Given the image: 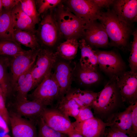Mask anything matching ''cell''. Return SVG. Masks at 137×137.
Instances as JSON below:
<instances>
[{
    "label": "cell",
    "mask_w": 137,
    "mask_h": 137,
    "mask_svg": "<svg viewBox=\"0 0 137 137\" xmlns=\"http://www.w3.org/2000/svg\"><path fill=\"white\" fill-rule=\"evenodd\" d=\"M12 13L14 29L29 31L36 34V25L23 11L20 2L12 10Z\"/></svg>",
    "instance_id": "21"
},
{
    "label": "cell",
    "mask_w": 137,
    "mask_h": 137,
    "mask_svg": "<svg viewBox=\"0 0 137 137\" xmlns=\"http://www.w3.org/2000/svg\"><path fill=\"white\" fill-rule=\"evenodd\" d=\"M25 50L20 44L14 41L8 40L0 41V56L13 57L22 53Z\"/></svg>",
    "instance_id": "27"
},
{
    "label": "cell",
    "mask_w": 137,
    "mask_h": 137,
    "mask_svg": "<svg viewBox=\"0 0 137 137\" xmlns=\"http://www.w3.org/2000/svg\"><path fill=\"white\" fill-rule=\"evenodd\" d=\"M79 47L81 51L80 67L84 69L97 70L98 59L95 50L83 38L79 40Z\"/></svg>",
    "instance_id": "20"
},
{
    "label": "cell",
    "mask_w": 137,
    "mask_h": 137,
    "mask_svg": "<svg viewBox=\"0 0 137 137\" xmlns=\"http://www.w3.org/2000/svg\"><path fill=\"white\" fill-rule=\"evenodd\" d=\"M59 93V87L51 71L28 96L31 100L38 101L46 107L58 99Z\"/></svg>",
    "instance_id": "5"
},
{
    "label": "cell",
    "mask_w": 137,
    "mask_h": 137,
    "mask_svg": "<svg viewBox=\"0 0 137 137\" xmlns=\"http://www.w3.org/2000/svg\"><path fill=\"white\" fill-rule=\"evenodd\" d=\"M132 106V105H130L124 111L113 114L107 123L108 126L133 137L131 116Z\"/></svg>",
    "instance_id": "19"
},
{
    "label": "cell",
    "mask_w": 137,
    "mask_h": 137,
    "mask_svg": "<svg viewBox=\"0 0 137 137\" xmlns=\"http://www.w3.org/2000/svg\"><path fill=\"white\" fill-rule=\"evenodd\" d=\"M3 6L2 5L1 0H0V16L2 13L3 10H2Z\"/></svg>",
    "instance_id": "43"
},
{
    "label": "cell",
    "mask_w": 137,
    "mask_h": 137,
    "mask_svg": "<svg viewBox=\"0 0 137 137\" xmlns=\"http://www.w3.org/2000/svg\"><path fill=\"white\" fill-rule=\"evenodd\" d=\"M58 57L55 53L47 48L40 47L38 50L36 63L31 74L34 88L41 82L56 63Z\"/></svg>",
    "instance_id": "6"
},
{
    "label": "cell",
    "mask_w": 137,
    "mask_h": 137,
    "mask_svg": "<svg viewBox=\"0 0 137 137\" xmlns=\"http://www.w3.org/2000/svg\"><path fill=\"white\" fill-rule=\"evenodd\" d=\"M35 63L18 78L13 89L11 94L14 97V101H21L28 100V92L35 88L31 74Z\"/></svg>",
    "instance_id": "18"
},
{
    "label": "cell",
    "mask_w": 137,
    "mask_h": 137,
    "mask_svg": "<svg viewBox=\"0 0 137 137\" xmlns=\"http://www.w3.org/2000/svg\"><path fill=\"white\" fill-rule=\"evenodd\" d=\"M112 9L119 19L130 26L137 21V0H114Z\"/></svg>",
    "instance_id": "17"
},
{
    "label": "cell",
    "mask_w": 137,
    "mask_h": 137,
    "mask_svg": "<svg viewBox=\"0 0 137 137\" xmlns=\"http://www.w3.org/2000/svg\"><path fill=\"white\" fill-rule=\"evenodd\" d=\"M55 66L54 72L53 73L59 88V100L71 88L73 70L70 64L64 61L58 62Z\"/></svg>",
    "instance_id": "14"
},
{
    "label": "cell",
    "mask_w": 137,
    "mask_h": 137,
    "mask_svg": "<svg viewBox=\"0 0 137 137\" xmlns=\"http://www.w3.org/2000/svg\"><path fill=\"white\" fill-rule=\"evenodd\" d=\"M78 98L80 108L91 106L96 99L97 92L88 90H82L79 89H74Z\"/></svg>",
    "instance_id": "30"
},
{
    "label": "cell",
    "mask_w": 137,
    "mask_h": 137,
    "mask_svg": "<svg viewBox=\"0 0 137 137\" xmlns=\"http://www.w3.org/2000/svg\"><path fill=\"white\" fill-rule=\"evenodd\" d=\"M72 123L75 132L84 137H101L108 126L107 123L94 117L82 122Z\"/></svg>",
    "instance_id": "15"
},
{
    "label": "cell",
    "mask_w": 137,
    "mask_h": 137,
    "mask_svg": "<svg viewBox=\"0 0 137 137\" xmlns=\"http://www.w3.org/2000/svg\"><path fill=\"white\" fill-rule=\"evenodd\" d=\"M3 137H11L9 135L7 134L3 136Z\"/></svg>",
    "instance_id": "44"
},
{
    "label": "cell",
    "mask_w": 137,
    "mask_h": 137,
    "mask_svg": "<svg viewBox=\"0 0 137 137\" xmlns=\"http://www.w3.org/2000/svg\"><path fill=\"white\" fill-rule=\"evenodd\" d=\"M41 117L48 126L58 132L67 135L75 132L72 123L69 117L57 109L46 108Z\"/></svg>",
    "instance_id": "10"
},
{
    "label": "cell",
    "mask_w": 137,
    "mask_h": 137,
    "mask_svg": "<svg viewBox=\"0 0 137 137\" xmlns=\"http://www.w3.org/2000/svg\"><path fill=\"white\" fill-rule=\"evenodd\" d=\"M54 10H50L41 15V19L36 32L39 43L49 47L54 46L60 38Z\"/></svg>",
    "instance_id": "4"
},
{
    "label": "cell",
    "mask_w": 137,
    "mask_h": 137,
    "mask_svg": "<svg viewBox=\"0 0 137 137\" xmlns=\"http://www.w3.org/2000/svg\"><path fill=\"white\" fill-rule=\"evenodd\" d=\"M119 95L115 76H112L103 89L97 92L96 99L90 107L93 109L95 113L107 114L117 106Z\"/></svg>",
    "instance_id": "3"
},
{
    "label": "cell",
    "mask_w": 137,
    "mask_h": 137,
    "mask_svg": "<svg viewBox=\"0 0 137 137\" xmlns=\"http://www.w3.org/2000/svg\"><path fill=\"white\" fill-rule=\"evenodd\" d=\"M66 137H84L81 135L75 132L71 135H67Z\"/></svg>",
    "instance_id": "41"
},
{
    "label": "cell",
    "mask_w": 137,
    "mask_h": 137,
    "mask_svg": "<svg viewBox=\"0 0 137 137\" xmlns=\"http://www.w3.org/2000/svg\"><path fill=\"white\" fill-rule=\"evenodd\" d=\"M77 76L78 80L82 84L90 85L98 82L100 79L97 70L84 69L80 67L78 70Z\"/></svg>",
    "instance_id": "28"
},
{
    "label": "cell",
    "mask_w": 137,
    "mask_h": 137,
    "mask_svg": "<svg viewBox=\"0 0 137 137\" xmlns=\"http://www.w3.org/2000/svg\"><path fill=\"white\" fill-rule=\"evenodd\" d=\"M57 109L66 116L75 118L80 108L72 98L65 95L59 100Z\"/></svg>",
    "instance_id": "26"
},
{
    "label": "cell",
    "mask_w": 137,
    "mask_h": 137,
    "mask_svg": "<svg viewBox=\"0 0 137 137\" xmlns=\"http://www.w3.org/2000/svg\"><path fill=\"white\" fill-rule=\"evenodd\" d=\"M101 137H131L121 132L113 129L109 127L106 128Z\"/></svg>",
    "instance_id": "37"
},
{
    "label": "cell",
    "mask_w": 137,
    "mask_h": 137,
    "mask_svg": "<svg viewBox=\"0 0 137 137\" xmlns=\"http://www.w3.org/2000/svg\"><path fill=\"white\" fill-rule=\"evenodd\" d=\"M9 113L13 137H37L33 121L24 118L11 111Z\"/></svg>",
    "instance_id": "16"
},
{
    "label": "cell",
    "mask_w": 137,
    "mask_h": 137,
    "mask_svg": "<svg viewBox=\"0 0 137 137\" xmlns=\"http://www.w3.org/2000/svg\"><path fill=\"white\" fill-rule=\"evenodd\" d=\"M131 116L132 134L135 137L137 133V101L132 104Z\"/></svg>",
    "instance_id": "35"
},
{
    "label": "cell",
    "mask_w": 137,
    "mask_h": 137,
    "mask_svg": "<svg viewBox=\"0 0 137 137\" xmlns=\"http://www.w3.org/2000/svg\"><path fill=\"white\" fill-rule=\"evenodd\" d=\"M11 104L12 109L11 111L33 122L38 121L46 108L41 103L33 100L14 101Z\"/></svg>",
    "instance_id": "12"
},
{
    "label": "cell",
    "mask_w": 137,
    "mask_h": 137,
    "mask_svg": "<svg viewBox=\"0 0 137 137\" xmlns=\"http://www.w3.org/2000/svg\"><path fill=\"white\" fill-rule=\"evenodd\" d=\"M5 101L3 96L0 95V115L8 124H9V115L6 107Z\"/></svg>",
    "instance_id": "36"
},
{
    "label": "cell",
    "mask_w": 137,
    "mask_h": 137,
    "mask_svg": "<svg viewBox=\"0 0 137 137\" xmlns=\"http://www.w3.org/2000/svg\"><path fill=\"white\" fill-rule=\"evenodd\" d=\"M0 95L3 97L4 98L5 100V99L3 92V91L0 86Z\"/></svg>",
    "instance_id": "42"
},
{
    "label": "cell",
    "mask_w": 137,
    "mask_h": 137,
    "mask_svg": "<svg viewBox=\"0 0 137 137\" xmlns=\"http://www.w3.org/2000/svg\"><path fill=\"white\" fill-rule=\"evenodd\" d=\"M20 3L24 12L31 19L35 25L38 24L40 20L35 0H20Z\"/></svg>",
    "instance_id": "29"
},
{
    "label": "cell",
    "mask_w": 137,
    "mask_h": 137,
    "mask_svg": "<svg viewBox=\"0 0 137 137\" xmlns=\"http://www.w3.org/2000/svg\"><path fill=\"white\" fill-rule=\"evenodd\" d=\"M95 51L98 65L104 72L112 77L118 75L124 72V63L115 53L110 51Z\"/></svg>",
    "instance_id": "11"
},
{
    "label": "cell",
    "mask_w": 137,
    "mask_h": 137,
    "mask_svg": "<svg viewBox=\"0 0 137 137\" xmlns=\"http://www.w3.org/2000/svg\"><path fill=\"white\" fill-rule=\"evenodd\" d=\"M110 40L112 46L124 48L127 46L131 33V26L120 20L113 9L101 12L98 19Z\"/></svg>",
    "instance_id": "1"
},
{
    "label": "cell",
    "mask_w": 137,
    "mask_h": 137,
    "mask_svg": "<svg viewBox=\"0 0 137 137\" xmlns=\"http://www.w3.org/2000/svg\"><path fill=\"white\" fill-rule=\"evenodd\" d=\"M91 109L90 106L80 108L77 115L74 118L75 121L81 122L94 117Z\"/></svg>",
    "instance_id": "34"
},
{
    "label": "cell",
    "mask_w": 137,
    "mask_h": 137,
    "mask_svg": "<svg viewBox=\"0 0 137 137\" xmlns=\"http://www.w3.org/2000/svg\"><path fill=\"white\" fill-rule=\"evenodd\" d=\"M38 122L39 129L37 137H66L67 135L51 128L45 123L41 117Z\"/></svg>",
    "instance_id": "31"
},
{
    "label": "cell",
    "mask_w": 137,
    "mask_h": 137,
    "mask_svg": "<svg viewBox=\"0 0 137 137\" xmlns=\"http://www.w3.org/2000/svg\"><path fill=\"white\" fill-rule=\"evenodd\" d=\"M0 127L4 128L7 131L9 132L8 124L2 117L0 115Z\"/></svg>",
    "instance_id": "40"
},
{
    "label": "cell",
    "mask_w": 137,
    "mask_h": 137,
    "mask_svg": "<svg viewBox=\"0 0 137 137\" xmlns=\"http://www.w3.org/2000/svg\"><path fill=\"white\" fill-rule=\"evenodd\" d=\"M10 58L0 56V86L5 99L11 95L12 87L9 69Z\"/></svg>",
    "instance_id": "23"
},
{
    "label": "cell",
    "mask_w": 137,
    "mask_h": 137,
    "mask_svg": "<svg viewBox=\"0 0 137 137\" xmlns=\"http://www.w3.org/2000/svg\"><path fill=\"white\" fill-rule=\"evenodd\" d=\"M133 36V41L128 59L130 71L136 73L137 71V31L135 30L132 33Z\"/></svg>",
    "instance_id": "33"
},
{
    "label": "cell",
    "mask_w": 137,
    "mask_h": 137,
    "mask_svg": "<svg viewBox=\"0 0 137 137\" xmlns=\"http://www.w3.org/2000/svg\"><path fill=\"white\" fill-rule=\"evenodd\" d=\"M63 1L54 10L60 38L66 40H77L83 38L87 23L71 12L63 4Z\"/></svg>",
    "instance_id": "2"
},
{
    "label": "cell",
    "mask_w": 137,
    "mask_h": 137,
    "mask_svg": "<svg viewBox=\"0 0 137 137\" xmlns=\"http://www.w3.org/2000/svg\"><path fill=\"white\" fill-rule=\"evenodd\" d=\"M14 36L16 41L19 44L36 50L41 47L35 34L17 29H14Z\"/></svg>",
    "instance_id": "25"
},
{
    "label": "cell",
    "mask_w": 137,
    "mask_h": 137,
    "mask_svg": "<svg viewBox=\"0 0 137 137\" xmlns=\"http://www.w3.org/2000/svg\"><path fill=\"white\" fill-rule=\"evenodd\" d=\"M39 49L25 50L10 59L9 72L12 90L19 77L35 63Z\"/></svg>",
    "instance_id": "9"
},
{
    "label": "cell",
    "mask_w": 137,
    "mask_h": 137,
    "mask_svg": "<svg viewBox=\"0 0 137 137\" xmlns=\"http://www.w3.org/2000/svg\"><path fill=\"white\" fill-rule=\"evenodd\" d=\"M79 47V42L77 40L67 39L58 46L55 53L58 57L71 61L76 56Z\"/></svg>",
    "instance_id": "24"
},
{
    "label": "cell",
    "mask_w": 137,
    "mask_h": 137,
    "mask_svg": "<svg viewBox=\"0 0 137 137\" xmlns=\"http://www.w3.org/2000/svg\"><path fill=\"white\" fill-rule=\"evenodd\" d=\"M83 37L90 46L102 47L109 43V37L105 28L96 20L86 24Z\"/></svg>",
    "instance_id": "13"
},
{
    "label": "cell",
    "mask_w": 137,
    "mask_h": 137,
    "mask_svg": "<svg viewBox=\"0 0 137 137\" xmlns=\"http://www.w3.org/2000/svg\"><path fill=\"white\" fill-rule=\"evenodd\" d=\"M67 8L87 23L98 19L102 11L92 0H63Z\"/></svg>",
    "instance_id": "8"
},
{
    "label": "cell",
    "mask_w": 137,
    "mask_h": 137,
    "mask_svg": "<svg viewBox=\"0 0 137 137\" xmlns=\"http://www.w3.org/2000/svg\"><path fill=\"white\" fill-rule=\"evenodd\" d=\"M13 31L12 10H5L0 16V40L17 43L14 38Z\"/></svg>",
    "instance_id": "22"
},
{
    "label": "cell",
    "mask_w": 137,
    "mask_h": 137,
    "mask_svg": "<svg viewBox=\"0 0 137 137\" xmlns=\"http://www.w3.org/2000/svg\"><path fill=\"white\" fill-rule=\"evenodd\" d=\"M94 2L100 9L102 8H108L112 5L113 0H92Z\"/></svg>",
    "instance_id": "39"
},
{
    "label": "cell",
    "mask_w": 137,
    "mask_h": 137,
    "mask_svg": "<svg viewBox=\"0 0 137 137\" xmlns=\"http://www.w3.org/2000/svg\"><path fill=\"white\" fill-rule=\"evenodd\" d=\"M20 0H1L3 6L6 10H12L19 3Z\"/></svg>",
    "instance_id": "38"
},
{
    "label": "cell",
    "mask_w": 137,
    "mask_h": 137,
    "mask_svg": "<svg viewBox=\"0 0 137 137\" xmlns=\"http://www.w3.org/2000/svg\"><path fill=\"white\" fill-rule=\"evenodd\" d=\"M61 0H35L37 9L39 16L48 11L54 10L62 1Z\"/></svg>",
    "instance_id": "32"
},
{
    "label": "cell",
    "mask_w": 137,
    "mask_h": 137,
    "mask_svg": "<svg viewBox=\"0 0 137 137\" xmlns=\"http://www.w3.org/2000/svg\"><path fill=\"white\" fill-rule=\"evenodd\" d=\"M117 89L122 100L130 105L137 101V73L130 71L115 76Z\"/></svg>",
    "instance_id": "7"
}]
</instances>
